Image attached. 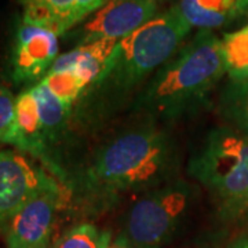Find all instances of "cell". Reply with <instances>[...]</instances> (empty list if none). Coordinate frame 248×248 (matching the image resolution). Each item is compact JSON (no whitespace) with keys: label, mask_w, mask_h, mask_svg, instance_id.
Here are the masks:
<instances>
[{"label":"cell","mask_w":248,"mask_h":248,"mask_svg":"<svg viewBox=\"0 0 248 248\" xmlns=\"http://www.w3.org/2000/svg\"><path fill=\"white\" fill-rule=\"evenodd\" d=\"M175 159L172 141L155 127L117 134L95 153L86 175L87 189L98 200L148 192L171 181Z\"/></svg>","instance_id":"6da1fadb"},{"label":"cell","mask_w":248,"mask_h":248,"mask_svg":"<svg viewBox=\"0 0 248 248\" xmlns=\"http://www.w3.org/2000/svg\"><path fill=\"white\" fill-rule=\"evenodd\" d=\"M223 75L222 40L211 31H200L156 72L138 104L152 116L178 119L200 108Z\"/></svg>","instance_id":"7a4b0ae2"},{"label":"cell","mask_w":248,"mask_h":248,"mask_svg":"<svg viewBox=\"0 0 248 248\" xmlns=\"http://www.w3.org/2000/svg\"><path fill=\"white\" fill-rule=\"evenodd\" d=\"M226 218H237L248 196V135L231 125L213 130L189 163Z\"/></svg>","instance_id":"3957f363"},{"label":"cell","mask_w":248,"mask_h":248,"mask_svg":"<svg viewBox=\"0 0 248 248\" xmlns=\"http://www.w3.org/2000/svg\"><path fill=\"white\" fill-rule=\"evenodd\" d=\"M190 29L174 7L155 16L119 42L110 69L99 83L120 90L135 87L177 53Z\"/></svg>","instance_id":"277c9868"},{"label":"cell","mask_w":248,"mask_h":248,"mask_svg":"<svg viewBox=\"0 0 248 248\" xmlns=\"http://www.w3.org/2000/svg\"><path fill=\"white\" fill-rule=\"evenodd\" d=\"M192 190L184 181H170L143 192L128 207L122 233L133 248H164L185 222Z\"/></svg>","instance_id":"5b68a950"},{"label":"cell","mask_w":248,"mask_h":248,"mask_svg":"<svg viewBox=\"0 0 248 248\" xmlns=\"http://www.w3.org/2000/svg\"><path fill=\"white\" fill-rule=\"evenodd\" d=\"M66 195L53 178L18 211L4 228L7 248H50L58 214Z\"/></svg>","instance_id":"8992f818"},{"label":"cell","mask_w":248,"mask_h":248,"mask_svg":"<svg viewBox=\"0 0 248 248\" xmlns=\"http://www.w3.org/2000/svg\"><path fill=\"white\" fill-rule=\"evenodd\" d=\"M58 37L48 28L22 21L16 33L11 55L13 79L17 83L43 79L58 58Z\"/></svg>","instance_id":"52a82bcc"},{"label":"cell","mask_w":248,"mask_h":248,"mask_svg":"<svg viewBox=\"0 0 248 248\" xmlns=\"http://www.w3.org/2000/svg\"><path fill=\"white\" fill-rule=\"evenodd\" d=\"M50 179L14 151H0V232Z\"/></svg>","instance_id":"ba28073f"},{"label":"cell","mask_w":248,"mask_h":248,"mask_svg":"<svg viewBox=\"0 0 248 248\" xmlns=\"http://www.w3.org/2000/svg\"><path fill=\"white\" fill-rule=\"evenodd\" d=\"M157 0H108L83 27L81 45L122 40L156 16Z\"/></svg>","instance_id":"9c48e42d"},{"label":"cell","mask_w":248,"mask_h":248,"mask_svg":"<svg viewBox=\"0 0 248 248\" xmlns=\"http://www.w3.org/2000/svg\"><path fill=\"white\" fill-rule=\"evenodd\" d=\"M119 42L120 40L101 39L78 46L71 51L58 55L50 71L76 69L90 87L107 76Z\"/></svg>","instance_id":"30bf717a"},{"label":"cell","mask_w":248,"mask_h":248,"mask_svg":"<svg viewBox=\"0 0 248 248\" xmlns=\"http://www.w3.org/2000/svg\"><path fill=\"white\" fill-rule=\"evenodd\" d=\"M46 142L35 95L31 89L22 91L16 101V119L3 145H11L18 151L42 156L45 155Z\"/></svg>","instance_id":"8fae6325"},{"label":"cell","mask_w":248,"mask_h":248,"mask_svg":"<svg viewBox=\"0 0 248 248\" xmlns=\"http://www.w3.org/2000/svg\"><path fill=\"white\" fill-rule=\"evenodd\" d=\"M22 21L63 35L78 24L76 0H21Z\"/></svg>","instance_id":"7c38bea8"},{"label":"cell","mask_w":248,"mask_h":248,"mask_svg":"<svg viewBox=\"0 0 248 248\" xmlns=\"http://www.w3.org/2000/svg\"><path fill=\"white\" fill-rule=\"evenodd\" d=\"M174 9L192 28L213 31L239 17L237 0H179Z\"/></svg>","instance_id":"4fadbf2b"},{"label":"cell","mask_w":248,"mask_h":248,"mask_svg":"<svg viewBox=\"0 0 248 248\" xmlns=\"http://www.w3.org/2000/svg\"><path fill=\"white\" fill-rule=\"evenodd\" d=\"M219 110L228 125L248 135V78L229 79L219 97Z\"/></svg>","instance_id":"5bb4252c"},{"label":"cell","mask_w":248,"mask_h":248,"mask_svg":"<svg viewBox=\"0 0 248 248\" xmlns=\"http://www.w3.org/2000/svg\"><path fill=\"white\" fill-rule=\"evenodd\" d=\"M31 90H32V94L35 95L37 107H39V115L43 124L46 140L47 141L54 140L58 131H61L62 127L66 123L71 108L62 104L42 81H39L35 87H32Z\"/></svg>","instance_id":"9a60e30c"},{"label":"cell","mask_w":248,"mask_h":248,"mask_svg":"<svg viewBox=\"0 0 248 248\" xmlns=\"http://www.w3.org/2000/svg\"><path fill=\"white\" fill-rule=\"evenodd\" d=\"M222 54L229 79L248 78V24L222 39Z\"/></svg>","instance_id":"2e32d148"},{"label":"cell","mask_w":248,"mask_h":248,"mask_svg":"<svg viewBox=\"0 0 248 248\" xmlns=\"http://www.w3.org/2000/svg\"><path fill=\"white\" fill-rule=\"evenodd\" d=\"M40 81L68 108L89 87L76 69L48 71Z\"/></svg>","instance_id":"e0dca14e"},{"label":"cell","mask_w":248,"mask_h":248,"mask_svg":"<svg viewBox=\"0 0 248 248\" xmlns=\"http://www.w3.org/2000/svg\"><path fill=\"white\" fill-rule=\"evenodd\" d=\"M110 233L99 231L93 223H79L63 232L51 248H107Z\"/></svg>","instance_id":"ac0fdd59"},{"label":"cell","mask_w":248,"mask_h":248,"mask_svg":"<svg viewBox=\"0 0 248 248\" xmlns=\"http://www.w3.org/2000/svg\"><path fill=\"white\" fill-rule=\"evenodd\" d=\"M16 101L17 98L6 87H0V145L13 127L16 119Z\"/></svg>","instance_id":"d6986e66"},{"label":"cell","mask_w":248,"mask_h":248,"mask_svg":"<svg viewBox=\"0 0 248 248\" xmlns=\"http://www.w3.org/2000/svg\"><path fill=\"white\" fill-rule=\"evenodd\" d=\"M108 0H76V19L78 24L84 18L99 10Z\"/></svg>","instance_id":"ffe728a7"},{"label":"cell","mask_w":248,"mask_h":248,"mask_svg":"<svg viewBox=\"0 0 248 248\" xmlns=\"http://www.w3.org/2000/svg\"><path fill=\"white\" fill-rule=\"evenodd\" d=\"M175 248H217V246L214 244L213 240L197 237V239L190 240V241L184 243V244H181V246H178Z\"/></svg>","instance_id":"44dd1931"},{"label":"cell","mask_w":248,"mask_h":248,"mask_svg":"<svg viewBox=\"0 0 248 248\" xmlns=\"http://www.w3.org/2000/svg\"><path fill=\"white\" fill-rule=\"evenodd\" d=\"M226 248H248V236H241L233 240Z\"/></svg>","instance_id":"7402d4cb"},{"label":"cell","mask_w":248,"mask_h":248,"mask_svg":"<svg viewBox=\"0 0 248 248\" xmlns=\"http://www.w3.org/2000/svg\"><path fill=\"white\" fill-rule=\"evenodd\" d=\"M107 248H133V247H131V246H130V244H128L123 237H120V236H119V237H117L113 243H110Z\"/></svg>","instance_id":"603a6c76"},{"label":"cell","mask_w":248,"mask_h":248,"mask_svg":"<svg viewBox=\"0 0 248 248\" xmlns=\"http://www.w3.org/2000/svg\"><path fill=\"white\" fill-rule=\"evenodd\" d=\"M237 13L240 16H248V0H237Z\"/></svg>","instance_id":"cb8c5ba5"},{"label":"cell","mask_w":248,"mask_h":248,"mask_svg":"<svg viewBox=\"0 0 248 248\" xmlns=\"http://www.w3.org/2000/svg\"><path fill=\"white\" fill-rule=\"evenodd\" d=\"M240 215H247L248 217V196L247 199H246V202H244V205H243V210H241Z\"/></svg>","instance_id":"d4e9b609"}]
</instances>
